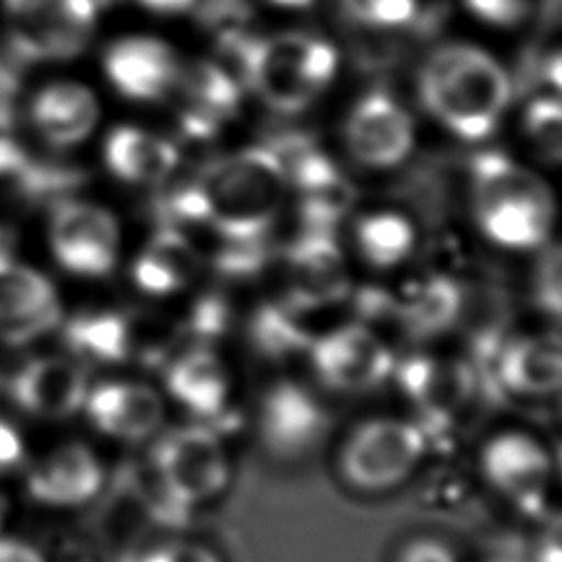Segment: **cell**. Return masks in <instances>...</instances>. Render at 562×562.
Instances as JSON below:
<instances>
[{
  "label": "cell",
  "mask_w": 562,
  "mask_h": 562,
  "mask_svg": "<svg viewBox=\"0 0 562 562\" xmlns=\"http://www.w3.org/2000/svg\"><path fill=\"white\" fill-rule=\"evenodd\" d=\"M103 68L112 86L127 99L158 101L173 92L180 61L156 37H125L108 48Z\"/></svg>",
  "instance_id": "cell-17"
},
{
  "label": "cell",
  "mask_w": 562,
  "mask_h": 562,
  "mask_svg": "<svg viewBox=\"0 0 562 562\" xmlns=\"http://www.w3.org/2000/svg\"><path fill=\"white\" fill-rule=\"evenodd\" d=\"M419 97L448 130L465 140H479L496 130L512 97V81L481 48L446 44L422 66Z\"/></svg>",
  "instance_id": "cell-1"
},
{
  "label": "cell",
  "mask_w": 562,
  "mask_h": 562,
  "mask_svg": "<svg viewBox=\"0 0 562 562\" xmlns=\"http://www.w3.org/2000/svg\"><path fill=\"white\" fill-rule=\"evenodd\" d=\"M345 15L364 29H404L417 15L415 0H338Z\"/></svg>",
  "instance_id": "cell-33"
},
{
  "label": "cell",
  "mask_w": 562,
  "mask_h": 562,
  "mask_svg": "<svg viewBox=\"0 0 562 562\" xmlns=\"http://www.w3.org/2000/svg\"><path fill=\"white\" fill-rule=\"evenodd\" d=\"M105 483V468L99 454L70 441L50 450L29 474L26 490L33 501L48 507H81L99 496Z\"/></svg>",
  "instance_id": "cell-16"
},
{
  "label": "cell",
  "mask_w": 562,
  "mask_h": 562,
  "mask_svg": "<svg viewBox=\"0 0 562 562\" xmlns=\"http://www.w3.org/2000/svg\"><path fill=\"white\" fill-rule=\"evenodd\" d=\"M307 351L316 378L340 393L371 391L395 371L389 345L367 323L329 329L314 338Z\"/></svg>",
  "instance_id": "cell-8"
},
{
  "label": "cell",
  "mask_w": 562,
  "mask_h": 562,
  "mask_svg": "<svg viewBox=\"0 0 562 562\" xmlns=\"http://www.w3.org/2000/svg\"><path fill=\"white\" fill-rule=\"evenodd\" d=\"M90 391L81 362L44 356L26 362L11 380L13 402L40 419H68L83 411Z\"/></svg>",
  "instance_id": "cell-15"
},
{
  "label": "cell",
  "mask_w": 562,
  "mask_h": 562,
  "mask_svg": "<svg viewBox=\"0 0 562 562\" xmlns=\"http://www.w3.org/2000/svg\"><path fill=\"white\" fill-rule=\"evenodd\" d=\"M397 562H459L454 551L435 538L411 540L402 551Z\"/></svg>",
  "instance_id": "cell-38"
},
{
  "label": "cell",
  "mask_w": 562,
  "mask_h": 562,
  "mask_svg": "<svg viewBox=\"0 0 562 562\" xmlns=\"http://www.w3.org/2000/svg\"><path fill=\"white\" fill-rule=\"evenodd\" d=\"M336 72V50L310 33H281L252 44L244 83L279 114L303 112Z\"/></svg>",
  "instance_id": "cell-4"
},
{
  "label": "cell",
  "mask_w": 562,
  "mask_h": 562,
  "mask_svg": "<svg viewBox=\"0 0 562 562\" xmlns=\"http://www.w3.org/2000/svg\"><path fill=\"white\" fill-rule=\"evenodd\" d=\"M178 147L138 127H116L105 140V162L114 176L134 184H162L178 167Z\"/></svg>",
  "instance_id": "cell-24"
},
{
  "label": "cell",
  "mask_w": 562,
  "mask_h": 562,
  "mask_svg": "<svg viewBox=\"0 0 562 562\" xmlns=\"http://www.w3.org/2000/svg\"><path fill=\"white\" fill-rule=\"evenodd\" d=\"M99 0H4L11 48L22 61L68 59L88 44Z\"/></svg>",
  "instance_id": "cell-7"
},
{
  "label": "cell",
  "mask_w": 562,
  "mask_h": 562,
  "mask_svg": "<svg viewBox=\"0 0 562 562\" xmlns=\"http://www.w3.org/2000/svg\"><path fill=\"white\" fill-rule=\"evenodd\" d=\"M288 299L292 307H316L342 299L349 277L331 233L303 231L283 252Z\"/></svg>",
  "instance_id": "cell-14"
},
{
  "label": "cell",
  "mask_w": 562,
  "mask_h": 562,
  "mask_svg": "<svg viewBox=\"0 0 562 562\" xmlns=\"http://www.w3.org/2000/svg\"><path fill=\"white\" fill-rule=\"evenodd\" d=\"M533 292L538 305L549 312H560V296H562V274H560V248L551 244L538 261L536 279H533Z\"/></svg>",
  "instance_id": "cell-35"
},
{
  "label": "cell",
  "mask_w": 562,
  "mask_h": 562,
  "mask_svg": "<svg viewBox=\"0 0 562 562\" xmlns=\"http://www.w3.org/2000/svg\"><path fill=\"white\" fill-rule=\"evenodd\" d=\"M50 246L68 272L105 277L119 255L116 220L97 204L61 200L50 215Z\"/></svg>",
  "instance_id": "cell-9"
},
{
  "label": "cell",
  "mask_w": 562,
  "mask_h": 562,
  "mask_svg": "<svg viewBox=\"0 0 562 562\" xmlns=\"http://www.w3.org/2000/svg\"><path fill=\"white\" fill-rule=\"evenodd\" d=\"M424 454L426 437L413 422L375 417L360 424L345 439L338 468L353 490L380 494L411 479Z\"/></svg>",
  "instance_id": "cell-5"
},
{
  "label": "cell",
  "mask_w": 562,
  "mask_h": 562,
  "mask_svg": "<svg viewBox=\"0 0 562 562\" xmlns=\"http://www.w3.org/2000/svg\"><path fill=\"white\" fill-rule=\"evenodd\" d=\"M397 321L413 336H435L459 323L461 285L448 274H428L395 299Z\"/></svg>",
  "instance_id": "cell-26"
},
{
  "label": "cell",
  "mask_w": 562,
  "mask_h": 562,
  "mask_svg": "<svg viewBox=\"0 0 562 562\" xmlns=\"http://www.w3.org/2000/svg\"><path fill=\"white\" fill-rule=\"evenodd\" d=\"M252 336L263 351L270 353H288L292 349L310 347V338L301 331V327L290 316V310L277 307H261L252 321Z\"/></svg>",
  "instance_id": "cell-32"
},
{
  "label": "cell",
  "mask_w": 562,
  "mask_h": 562,
  "mask_svg": "<svg viewBox=\"0 0 562 562\" xmlns=\"http://www.w3.org/2000/svg\"><path fill=\"white\" fill-rule=\"evenodd\" d=\"M138 2L156 13H182L193 9L198 0H138Z\"/></svg>",
  "instance_id": "cell-41"
},
{
  "label": "cell",
  "mask_w": 562,
  "mask_h": 562,
  "mask_svg": "<svg viewBox=\"0 0 562 562\" xmlns=\"http://www.w3.org/2000/svg\"><path fill=\"white\" fill-rule=\"evenodd\" d=\"M165 389L191 415L213 417L228 402L231 378L217 353L209 347H191L169 362Z\"/></svg>",
  "instance_id": "cell-21"
},
{
  "label": "cell",
  "mask_w": 562,
  "mask_h": 562,
  "mask_svg": "<svg viewBox=\"0 0 562 562\" xmlns=\"http://www.w3.org/2000/svg\"><path fill=\"white\" fill-rule=\"evenodd\" d=\"M468 195L483 233L507 248L544 241L553 222L549 187L501 151H479L465 165Z\"/></svg>",
  "instance_id": "cell-3"
},
{
  "label": "cell",
  "mask_w": 562,
  "mask_h": 562,
  "mask_svg": "<svg viewBox=\"0 0 562 562\" xmlns=\"http://www.w3.org/2000/svg\"><path fill=\"white\" fill-rule=\"evenodd\" d=\"M406 397L428 415H452L472 393V371L452 360L417 356L397 367Z\"/></svg>",
  "instance_id": "cell-22"
},
{
  "label": "cell",
  "mask_w": 562,
  "mask_h": 562,
  "mask_svg": "<svg viewBox=\"0 0 562 562\" xmlns=\"http://www.w3.org/2000/svg\"><path fill=\"white\" fill-rule=\"evenodd\" d=\"M525 134L540 158L558 162L562 151V108L555 94L533 99L525 110Z\"/></svg>",
  "instance_id": "cell-31"
},
{
  "label": "cell",
  "mask_w": 562,
  "mask_h": 562,
  "mask_svg": "<svg viewBox=\"0 0 562 562\" xmlns=\"http://www.w3.org/2000/svg\"><path fill=\"white\" fill-rule=\"evenodd\" d=\"M465 4L472 13L498 26L518 24L529 11V0H465Z\"/></svg>",
  "instance_id": "cell-37"
},
{
  "label": "cell",
  "mask_w": 562,
  "mask_h": 562,
  "mask_svg": "<svg viewBox=\"0 0 562 562\" xmlns=\"http://www.w3.org/2000/svg\"><path fill=\"white\" fill-rule=\"evenodd\" d=\"M24 457V443L20 432L0 419V468H11Z\"/></svg>",
  "instance_id": "cell-39"
},
{
  "label": "cell",
  "mask_w": 562,
  "mask_h": 562,
  "mask_svg": "<svg viewBox=\"0 0 562 562\" xmlns=\"http://www.w3.org/2000/svg\"><path fill=\"white\" fill-rule=\"evenodd\" d=\"M356 239L367 261L378 268H389L400 263L411 252L415 233L406 217L391 211H380L358 222Z\"/></svg>",
  "instance_id": "cell-29"
},
{
  "label": "cell",
  "mask_w": 562,
  "mask_h": 562,
  "mask_svg": "<svg viewBox=\"0 0 562 562\" xmlns=\"http://www.w3.org/2000/svg\"><path fill=\"white\" fill-rule=\"evenodd\" d=\"M37 132L55 147L81 143L94 127L99 108L94 94L72 81L46 86L31 108Z\"/></svg>",
  "instance_id": "cell-23"
},
{
  "label": "cell",
  "mask_w": 562,
  "mask_h": 562,
  "mask_svg": "<svg viewBox=\"0 0 562 562\" xmlns=\"http://www.w3.org/2000/svg\"><path fill=\"white\" fill-rule=\"evenodd\" d=\"M134 321L119 312H90L75 316L66 327L72 351L97 362H119L132 349Z\"/></svg>",
  "instance_id": "cell-27"
},
{
  "label": "cell",
  "mask_w": 562,
  "mask_h": 562,
  "mask_svg": "<svg viewBox=\"0 0 562 562\" xmlns=\"http://www.w3.org/2000/svg\"><path fill=\"white\" fill-rule=\"evenodd\" d=\"M0 562H46V558L24 540L0 538Z\"/></svg>",
  "instance_id": "cell-40"
},
{
  "label": "cell",
  "mask_w": 562,
  "mask_h": 562,
  "mask_svg": "<svg viewBox=\"0 0 562 562\" xmlns=\"http://www.w3.org/2000/svg\"><path fill=\"white\" fill-rule=\"evenodd\" d=\"M140 562H222L220 555L202 542L173 538L154 544L143 553Z\"/></svg>",
  "instance_id": "cell-36"
},
{
  "label": "cell",
  "mask_w": 562,
  "mask_h": 562,
  "mask_svg": "<svg viewBox=\"0 0 562 562\" xmlns=\"http://www.w3.org/2000/svg\"><path fill=\"white\" fill-rule=\"evenodd\" d=\"M182 97L180 125L191 138H209L237 112L241 88L239 81L213 61H191L180 66L176 88Z\"/></svg>",
  "instance_id": "cell-19"
},
{
  "label": "cell",
  "mask_w": 562,
  "mask_h": 562,
  "mask_svg": "<svg viewBox=\"0 0 562 562\" xmlns=\"http://www.w3.org/2000/svg\"><path fill=\"white\" fill-rule=\"evenodd\" d=\"M402 198L426 220L439 222L457 204V173L443 160H426L413 167L400 184Z\"/></svg>",
  "instance_id": "cell-28"
},
{
  "label": "cell",
  "mask_w": 562,
  "mask_h": 562,
  "mask_svg": "<svg viewBox=\"0 0 562 562\" xmlns=\"http://www.w3.org/2000/svg\"><path fill=\"white\" fill-rule=\"evenodd\" d=\"M345 140L360 165L393 167L411 151L413 121L389 92L371 90L351 108Z\"/></svg>",
  "instance_id": "cell-12"
},
{
  "label": "cell",
  "mask_w": 562,
  "mask_h": 562,
  "mask_svg": "<svg viewBox=\"0 0 562 562\" xmlns=\"http://www.w3.org/2000/svg\"><path fill=\"white\" fill-rule=\"evenodd\" d=\"M154 470L165 494L178 505H204L228 485L231 463L222 439L202 424L162 435L154 450Z\"/></svg>",
  "instance_id": "cell-6"
},
{
  "label": "cell",
  "mask_w": 562,
  "mask_h": 562,
  "mask_svg": "<svg viewBox=\"0 0 562 562\" xmlns=\"http://www.w3.org/2000/svg\"><path fill=\"white\" fill-rule=\"evenodd\" d=\"M200 255L173 226H160L132 266V277L143 292L171 294L189 283Z\"/></svg>",
  "instance_id": "cell-25"
},
{
  "label": "cell",
  "mask_w": 562,
  "mask_h": 562,
  "mask_svg": "<svg viewBox=\"0 0 562 562\" xmlns=\"http://www.w3.org/2000/svg\"><path fill=\"white\" fill-rule=\"evenodd\" d=\"M0 252H4V248H2V237H0Z\"/></svg>",
  "instance_id": "cell-43"
},
{
  "label": "cell",
  "mask_w": 562,
  "mask_h": 562,
  "mask_svg": "<svg viewBox=\"0 0 562 562\" xmlns=\"http://www.w3.org/2000/svg\"><path fill=\"white\" fill-rule=\"evenodd\" d=\"M83 413L110 439L143 443L165 424L167 406L158 389L138 380H108L90 386Z\"/></svg>",
  "instance_id": "cell-11"
},
{
  "label": "cell",
  "mask_w": 562,
  "mask_h": 562,
  "mask_svg": "<svg viewBox=\"0 0 562 562\" xmlns=\"http://www.w3.org/2000/svg\"><path fill=\"white\" fill-rule=\"evenodd\" d=\"M501 384L520 397L555 395L562 382V349L555 334H529L507 340L496 356Z\"/></svg>",
  "instance_id": "cell-20"
},
{
  "label": "cell",
  "mask_w": 562,
  "mask_h": 562,
  "mask_svg": "<svg viewBox=\"0 0 562 562\" xmlns=\"http://www.w3.org/2000/svg\"><path fill=\"white\" fill-rule=\"evenodd\" d=\"M270 2H274L279 7H290V9H299V7L312 4V0H270Z\"/></svg>",
  "instance_id": "cell-42"
},
{
  "label": "cell",
  "mask_w": 562,
  "mask_h": 562,
  "mask_svg": "<svg viewBox=\"0 0 562 562\" xmlns=\"http://www.w3.org/2000/svg\"><path fill=\"white\" fill-rule=\"evenodd\" d=\"M195 180L204 224L226 241L266 239L288 184L277 154L266 143L209 162Z\"/></svg>",
  "instance_id": "cell-2"
},
{
  "label": "cell",
  "mask_w": 562,
  "mask_h": 562,
  "mask_svg": "<svg viewBox=\"0 0 562 562\" xmlns=\"http://www.w3.org/2000/svg\"><path fill=\"white\" fill-rule=\"evenodd\" d=\"M200 24L215 35V40L248 31L252 15L248 0H200L195 2Z\"/></svg>",
  "instance_id": "cell-34"
},
{
  "label": "cell",
  "mask_w": 562,
  "mask_h": 562,
  "mask_svg": "<svg viewBox=\"0 0 562 562\" xmlns=\"http://www.w3.org/2000/svg\"><path fill=\"white\" fill-rule=\"evenodd\" d=\"M61 307L50 281L0 252V340L26 342L53 329Z\"/></svg>",
  "instance_id": "cell-13"
},
{
  "label": "cell",
  "mask_w": 562,
  "mask_h": 562,
  "mask_svg": "<svg viewBox=\"0 0 562 562\" xmlns=\"http://www.w3.org/2000/svg\"><path fill=\"white\" fill-rule=\"evenodd\" d=\"M479 461L483 479L503 498L522 507L544 501L553 461L536 437L518 430L498 432L483 446Z\"/></svg>",
  "instance_id": "cell-10"
},
{
  "label": "cell",
  "mask_w": 562,
  "mask_h": 562,
  "mask_svg": "<svg viewBox=\"0 0 562 562\" xmlns=\"http://www.w3.org/2000/svg\"><path fill=\"white\" fill-rule=\"evenodd\" d=\"M327 415L318 400L294 382L272 386L259 411V430L270 450L299 457L312 450L325 432Z\"/></svg>",
  "instance_id": "cell-18"
},
{
  "label": "cell",
  "mask_w": 562,
  "mask_h": 562,
  "mask_svg": "<svg viewBox=\"0 0 562 562\" xmlns=\"http://www.w3.org/2000/svg\"><path fill=\"white\" fill-rule=\"evenodd\" d=\"M299 217L303 222V231H318L331 235L338 222H342L345 215L351 211L356 200L353 184L342 173L318 187L299 191Z\"/></svg>",
  "instance_id": "cell-30"
}]
</instances>
